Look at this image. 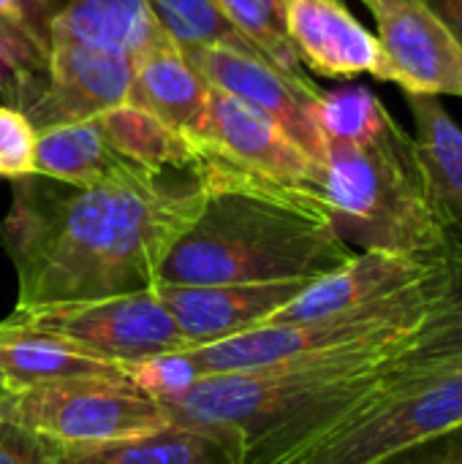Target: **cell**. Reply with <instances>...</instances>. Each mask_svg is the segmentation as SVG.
<instances>
[{
  "label": "cell",
  "instance_id": "cell-12",
  "mask_svg": "<svg viewBox=\"0 0 462 464\" xmlns=\"http://www.w3.org/2000/svg\"><path fill=\"white\" fill-rule=\"evenodd\" d=\"M202 150L259 177L319 190L321 169L275 122L212 87Z\"/></svg>",
  "mask_w": 462,
  "mask_h": 464
},
{
  "label": "cell",
  "instance_id": "cell-2",
  "mask_svg": "<svg viewBox=\"0 0 462 464\" xmlns=\"http://www.w3.org/2000/svg\"><path fill=\"white\" fill-rule=\"evenodd\" d=\"M204 204L172 247L158 285L319 280L354 258L319 190L283 185L199 147Z\"/></svg>",
  "mask_w": 462,
  "mask_h": 464
},
{
  "label": "cell",
  "instance_id": "cell-8",
  "mask_svg": "<svg viewBox=\"0 0 462 464\" xmlns=\"http://www.w3.org/2000/svg\"><path fill=\"white\" fill-rule=\"evenodd\" d=\"M3 324L54 337L123 370L166 353L191 351V343L177 329L155 288L79 304L14 310Z\"/></svg>",
  "mask_w": 462,
  "mask_h": 464
},
{
  "label": "cell",
  "instance_id": "cell-26",
  "mask_svg": "<svg viewBox=\"0 0 462 464\" xmlns=\"http://www.w3.org/2000/svg\"><path fill=\"white\" fill-rule=\"evenodd\" d=\"M60 5V0H0V49L35 76H44L49 30Z\"/></svg>",
  "mask_w": 462,
  "mask_h": 464
},
{
  "label": "cell",
  "instance_id": "cell-13",
  "mask_svg": "<svg viewBox=\"0 0 462 464\" xmlns=\"http://www.w3.org/2000/svg\"><path fill=\"white\" fill-rule=\"evenodd\" d=\"M313 280L253 285H155L191 348L212 345L270 324Z\"/></svg>",
  "mask_w": 462,
  "mask_h": 464
},
{
  "label": "cell",
  "instance_id": "cell-15",
  "mask_svg": "<svg viewBox=\"0 0 462 464\" xmlns=\"http://www.w3.org/2000/svg\"><path fill=\"white\" fill-rule=\"evenodd\" d=\"M455 261H462V256L444 258V261H422V258L392 256V253H378V250L354 253V258L349 264L313 280L270 324L313 321V318L335 315V313L376 302L387 294H395L406 285L419 283L422 277H428L436 269L455 264Z\"/></svg>",
  "mask_w": 462,
  "mask_h": 464
},
{
  "label": "cell",
  "instance_id": "cell-22",
  "mask_svg": "<svg viewBox=\"0 0 462 464\" xmlns=\"http://www.w3.org/2000/svg\"><path fill=\"white\" fill-rule=\"evenodd\" d=\"M68 454L71 464H240L221 438L172 424L139 440Z\"/></svg>",
  "mask_w": 462,
  "mask_h": 464
},
{
  "label": "cell",
  "instance_id": "cell-16",
  "mask_svg": "<svg viewBox=\"0 0 462 464\" xmlns=\"http://www.w3.org/2000/svg\"><path fill=\"white\" fill-rule=\"evenodd\" d=\"M210 92L212 87L199 68L166 41L136 60L128 103L152 111L169 128L199 144L207 125Z\"/></svg>",
  "mask_w": 462,
  "mask_h": 464
},
{
  "label": "cell",
  "instance_id": "cell-10",
  "mask_svg": "<svg viewBox=\"0 0 462 464\" xmlns=\"http://www.w3.org/2000/svg\"><path fill=\"white\" fill-rule=\"evenodd\" d=\"M185 57L199 68L210 87L264 114L321 169L324 139L313 114L321 90L310 79L289 76L261 54L240 46H207Z\"/></svg>",
  "mask_w": 462,
  "mask_h": 464
},
{
  "label": "cell",
  "instance_id": "cell-19",
  "mask_svg": "<svg viewBox=\"0 0 462 464\" xmlns=\"http://www.w3.org/2000/svg\"><path fill=\"white\" fill-rule=\"evenodd\" d=\"M131 160L120 158L106 141L98 117L38 130L35 174L65 185H95L128 171Z\"/></svg>",
  "mask_w": 462,
  "mask_h": 464
},
{
  "label": "cell",
  "instance_id": "cell-27",
  "mask_svg": "<svg viewBox=\"0 0 462 464\" xmlns=\"http://www.w3.org/2000/svg\"><path fill=\"white\" fill-rule=\"evenodd\" d=\"M313 114L324 144L365 141L376 136L384 128V122L392 117L368 87H340V90L321 92Z\"/></svg>",
  "mask_w": 462,
  "mask_h": 464
},
{
  "label": "cell",
  "instance_id": "cell-17",
  "mask_svg": "<svg viewBox=\"0 0 462 464\" xmlns=\"http://www.w3.org/2000/svg\"><path fill=\"white\" fill-rule=\"evenodd\" d=\"M49 41H68L136 63L169 38L147 0H65L52 19Z\"/></svg>",
  "mask_w": 462,
  "mask_h": 464
},
{
  "label": "cell",
  "instance_id": "cell-5",
  "mask_svg": "<svg viewBox=\"0 0 462 464\" xmlns=\"http://www.w3.org/2000/svg\"><path fill=\"white\" fill-rule=\"evenodd\" d=\"M462 288V261L447 264L414 285L387 294L376 302L294 324H264L245 334L185 351L196 381L223 372L259 370L275 362L329 353L357 345L389 343L408 337Z\"/></svg>",
  "mask_w": 462,
  "mask_h": 464
},
{
  "label": "cell",
  "instance_id": "cell-23",
  "mask_svg": "<svg viewBox=\"0 0 462 464\" xmlns=\"http://www.w3.org/2000/svg\"><path fill=\"white\" fill-rule=\"evenodd\" d=\"M147 5L163 35L182 54L207 46H240L256 52L226 19L215 0H147Z\"/></svg>",
  "mask_w": 462,
  "mask_h": 464
},
{
  "label": "cell",
  "instance_id": "cell-31",
  "mask_svg": "<svg viewBox=\"0 0 462 464\" xmlns=\"http://www.w3.org/2000/svg\"><path fill=\"white\" fill-rule=\"evenodd\" d=\"M384 464H462V427L444 432Z\"/></svg>",
  "mask_w": 462,
  "mask_h": 464
},
{
  "label": "cell",
  "instance_id": "cell-9",
  "mask_svg": "<svg viewBox=\"0 0 462 464\" xmlns=\"http://www.w3.org/2000/svg\"><path fill=\"white\" fill-rule=\"evenodd\" d=\"M381 49L376 79L406 95L462 98V46L422 0H362Z\"/></svg>",
  "mask_w": 462,
  "mask_h": 464
},
{
  "label": "cell",
  "instance_id": "cell-1",
  "mask_svg": "<svg viewBox=\"0 0 462 464\" xmlns=\"http://www.w3.org/2000/svg\"><path fill=\"white\" fill-rule=\"evenodd\" d=\"M166 174L131 166L95 185L16 179L0 223L19 285L14 310L152 291L204 204L196 169L188 182Z\"/></svg>",
  "mask_w": 462,
  "mask_h": 464
},
{
  "label": "cell",
  "instance_id": "cell-7",
  "mask_svg": "<svg viewBox=\"0 0 462 464\" xmlns=\"http://www.w3.org/2000/svg\"><path fill=\"white\" fill-rule=\"evenodd\" d=\"M0 416L71 451H95L169 427L158 400L128 375L35 386L8 397Z\"/></svg>",
  "mask_w": 462,
  "mask_h": 464
},
{
  "label": "cell",
  "instance_id": "cell-3",
  "mask_svg": "<svg viewBox=\"0 0 462 464\" xmlns=\"http://www.w3.org/2000/svg\"><path fill=\"white\" fill-rule=\"evenodd\" d=\"M408 337L207 375L155 400L172 427L221 438L240 464H280L343 419Z\"/></svg>",
  "mask_w": 462,
  "mask_h": 464
},
{
  "label": "cell",
  "instance_id": "cell-29",
  "mask_svg": "<svg viewBox=\"0 0 462 464\" xmlns=\"http://www.w3.org/2000/svg\"><path fill=\"white\" fill-rule=\"evenodd\" d=\"M0 464H71L68 449L0 416Z\"/></svg>",
  "mask_w": 462,
  "mask_h": 464
},
{
  "label": "cell",
  "instance_id": "cell-28",
  "mask_svg": "<svg viewBox=\"0 0 462 464\" xmlns=\"http://www.w3.org/2000/svg\"><path fill=\"white\" fill-rule=\"evenodd\" d=\"M35 139L38 130L25 111L0 106V177L25 179L35 174Z\"/></svg>",
  "mask_w": 462,
  "mask_h": 464
},
{
  "label": "cell",
  "instance_id": "cell-20",
  "mask_svg": "<svg viewBox=\"0 0 462 464\" xmlns=\"http://www.w3.org/2000/svg\"><path fill=\"white\" fill-rule=\"evenodd\" d=\"M98 125L112 150L142 169L188 171L196 166L199 144L136 103H123L103 111Z\"/></svg>",
  "mask_w": 462,
  "mask_h": 464
},
{
  "label": "cell",
  "instance_id": "cell-6",
  "mask_svg": "<svg viewBox=\"0 0 462 464\" xmlns=\"http://www.w3.org/2000/svg\"><path fill=\"white\" fill-rule=\"evenodd\" d=\"M389 362L343 419L280 464H384L462 427V370L398 372Z\"/></svg>",
  "mask_w": 462,
  "mask_h": 464
},
{
  "label": "cell",
  "instance_id": "cell-25",
  "mask_svg": "<svg viewBox=\"0 0 462 464\" xmlns=\"http://www.w3.org/2000/svg\"><path fill=\"white\" fill-rule=\"evenodd\" d=\"M237 33L272 65L297 79H310L286 30L283 0H215Z\"/></svg>",
  "mask_w": 462,
  "mask_h": 464
},
{
  "label": "cell",
  "instance_id": "cell-21",
  "mask_svg": "<svg viewBox=\"0 0 462 464\" xmlns=\"http://www.w3.org/2000/svg\"><path fill=\"white\" fill-rule=\"evenodd\" d=\"M414 117V141L438 201L462 223V128L430 95H406Z\"/></svg>",
  "mask_w": 462,
  "mask_h": 464
},
{
  "label": "cell",
  "instance_id": "cell-14",
  "mask_svg": "<svg viewBox=\"0 0 462 464\" xmlns=\"http://www.w3.org/2000/svg\"><path fill=\"white\" fill-rule=\"evenodd\" d=\"M286 30L302 68L327 79H354L378 71V38L343 0H283Z\"/></svg>",
  "mask_w": 462,
  "mask_h": 464
},
{
  "label": "cell",
  "instance_id": "cell-32",
  "mask_svg": "<svg viewBox=\"0 0 462 464\" xmlns=\"http://www.w3.org/2000/svg\"><path fill=\"white\" fill-rule=\"evenodd\" d=\"M462 46V0H422Z\"/></svg>",
  "mask_w": 462,
  "mask_h": 464
},
{
  "label": "cell",
  "instance_id": "cell-11",
  "mask_svg": "<svg viewBox=\"0 0 462 464\" xmlns=\"http://www.w3.org/2000/svg\"><path fill=\"white\" fill-rule=\"evenodd\" d=\"M133 68L136 63L120 54L49 41L44 82L25 114L35 130L101 117L131 101Z\"/></svg>",
  "mask_w": 462,
  "mask_h": 464
},
{
  "label": "cell",
  "instance_id": "cell-33",
  "mask_svg": "<svg viewBox=\"0 0 462 464\" xmlns=\"http://www.w3.org/2000/svg\"><path fill=\"white\" fill-rule=\"evenodd\" d=\"M8 397H11V394H8V392L3 389V383H0V411H3V405L8 402Z\"/></svg>",
  "mask_w": 462,
  "mask_h": 464
},
{
  "label": "cell",
  "instance_id": "cell-4",
  "mask_svg": "<svg viewBox=\"0 0 462 464\" xmlns=\"http://www.w3.org/2000/svg\"><path fill=\"white\" fill-rule=\"evenodd\" d=\"M319 193L351 247L444 261L462 256V223L438 201L414 136L395 117L354 144H324Z\"/></svg>",
  "mask_w": 462,
  "mask_h": 464
},
{
  "label": "cell",
  "instance_id": "cell-24",
  "mask_svg": "<svg viewBox=\"0 0 462 464\" xmlns=\"http://www.w3.org/2000/svg\"><path fill=\"white\" fill-rule=\"evenodd\" d=\"M389 367L398 372L462 370V288L422 321Z\"/></svg>",
  "mask_w": 462,
  "mask_h": 464
},
{
  "label": "cell",
  "instance_id": "cell-18",
  "mask_svg": "<svg viewBox=\"0 0 462 464\" xmlns=\"http://www.w3.org/2000/svg\"><path fill=\"white\" fill-rule=\"evenodd\" d=\"M114 375H125V370L54 337L0 324V383L11 397L54 381Z\"/></svg>",
  "mask_w": 462,
  "mask_h": 464
},
{
  "label": "cell",
  "instance_id": "cell-30",
  "mask_svg": "<svg viewBox=\"0 0 462 464\" xmlns=\"http://www.w3.org/2000/svg\"><path fill=\"white\" fill-rule=\"evenodd\" d=\"M41 82H44V76L25 71L14 57H8L0 49V101H3V106H14V109L25 111L35 101Z\"/></svg>",
  "mask_w": 462,
  "mask_h": 464
}]
</instances>
